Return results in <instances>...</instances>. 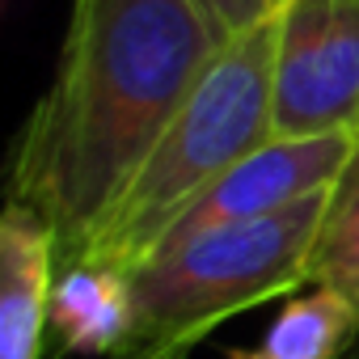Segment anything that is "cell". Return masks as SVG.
<instances>
[{"label": "cell", "mask_w": 359, "mask_h": 359, "mask_svg": "<svg viewBox=\"0 0 359 359\" xmlns=\"http://www.w3.org/2000/svg\"><path fill=\"white\" fill-rule=\"evenodd\" d=\"M359 131H334V135H275L262 148H254L250 156H241L224 177L203 191L199 203H191V212L169 229V237L161 241H187L195 233L220 229V224H241V220H258V216H275L309 195L334 191V182L342 177V169L351 165Z\"/></svg>", "instance_id": "cell-5"}, {"label": "cell", "mask_w": 359, "mask_h": 359, "mask_svg": "<svg viewBox=\"0 0 359 359\" xmlns=\"http://www.w3.org/2000/svg\"><path fill=\"white\" fill-rule=\"evenodd\" d=\"M330 199L334 191H321L156 250L131 271V325L110 359H187L229 317L309 287Z\"/></svg>", "instance_id": "cell-3"}, {"label": "cell", "mask_w": 359, "mask_h": 359, "mask_svg": "<svg viewBox=\"0 0 359 359\" xmlns=\"http://www.w3.org/2000/svg\"><path fill=\"white\" fill-rule=\"evenodd\" d=\"M55 283V233L22 203L0 208V359H39Z\"/></svg>", "instance_id": "cell-6"}, {"label": "cell", "mask_w": 359, "mask_h": 359, "mask_svg": "<svg viewBox=\"0 0 359 359\" xmlns=\"http://www.w3.org/2000/svg\"><path fill=\"white\" fill-rule=\"evenodd\" d=\"M275 47L279 18L229 39L212 55L76 262L131 275L161 250L169 229L203 199L216 177L275 140Z\"/></svg>", "instance_id": "cell-2"}, {"label": "cell", "mask_w": 359, "mask_h": 359, "mask_svg": "<svg viewBox=\"0 0 359 359\" xmlns=\"http://www.w3.org/2000/svg\"><path fill=\"white\" fill-rule=\"evenodd\" d=\"M359 131V0H287L275 47V135Z\"/></svg>", "instance_id": "cell-4"}, {"label": "cell", "mask_w": 359, "mask_h": 359, "mask_svg": "<svg viewBox=\"0 0 359 359\" xmlns=\"http://www.w3.org/2000/svg\"><path fill=\"white\" fill-rule=\"evenodd\" d=\"M131 325V275L97 262L55 266L47 330L60 355H102L110 359Z\"/></svg>", "instance_id": "cell-7"}, {"label": "cell", "mask_w": 359, "mask_h": 359, "mask_svg": "<svg viewBox=\"0 0 359 359\" xmlns=\"http://www.w3.org/2000/svg\"><path fill=\"white\" fill-rule=\"evenodd\" d=\"M346 359H359V342H355V346H351V355H346Z\"/></svg>", "instance_id": "cell-11"}, {"label": "cell", "mask_w": 359, "mask_h": 359, "mask_svg": "<svg viewBox=\"0 0 359 359\" xmlns=\"http://www.w3.org/2000/svg\"><path fill=\"white\" fill-rule=\"evenodd\" d=\"M195 5L216 26V34L229 43V39H237V34H245V30L271 22V18H279L287 0H195Z\"/></svg>", "instance_id": "cell-10"}, {"label": "cell", "mask_w": 359, "mask_h": 359, "mask_svg": "<svg viewBox=\"0 0 359 359\" xmlns=\"http://www.w3.org/2000/svg\"><path fill=\"white\" fill-rule=\"evenodd\" d=\"M309 283L338 287L342 296L359 304V140H355L351 165L334 182V199H330V216L313 250Z\"/></svg>", "instance_id": "cell-9"}, {"label": "cell", "mask_w": 359, "mask_h": 359, "mask_svg": "<svg viewBox=\"0 0 359 359\" xmlns=\"http://www.w3.org/2000/svg\"><path fill=\"white\" fill-rule=\"evenodd\" d=\"M359 342V304L338 287H300L271 321L258 346L229 351V359H346Z\"/></svg>", "instance_id": "cell-8"}, {"label": "cell", "mask_w": 359, "mask_h": 359, "mask_svg": "<svg viewBox=\"0 0 359 359\" xmlns=\"http://www.w3.org/2000/svg\"><path fill=\"white\" fill-rule=\"evenodd\" d=\"M220 47L195 0H72L55 76L9 156V203L47 220L55 266L81 258Z\"/></svg>", "instance_id": "cell-1"}]
</instances>
